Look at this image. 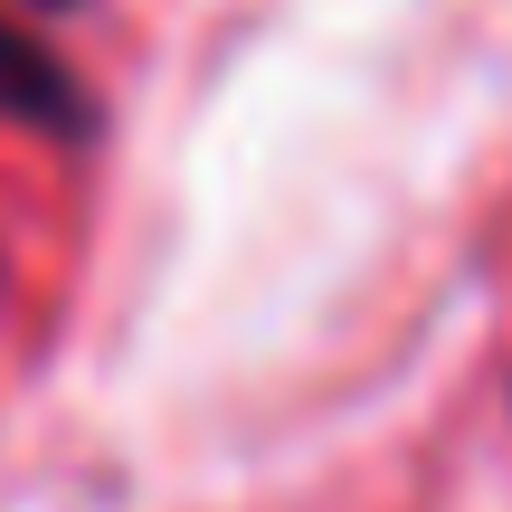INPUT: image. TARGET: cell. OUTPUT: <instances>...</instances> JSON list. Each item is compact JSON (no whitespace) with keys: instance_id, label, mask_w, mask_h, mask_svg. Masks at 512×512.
I'll return each mask as SVG.
<instances>
[{"instance_id":"1","label":"cell","mask_w":512,"mask_h":512,"mask_svg":"<svg viewBox=\"0 0 512 512\" xmlns=\"http://www.w3.org/2000/svg\"><path fill=\"white\" fill-rule=\"evenodd\" d=\"M0 124L48 133V143H86V124H95L86 86H76V76L57 67V57L38 48L10 10H0Z\"/></svg>"},{"instance_id":"2","label":"cell","mask_w":512,"mask_h":512,"mask_svg":"<svg viewBox=\"0 0 512 512\" xmlns=\"http://www.w3.org/2000/svg\"><path fill=\"white\" fill-rule=\"evenodd\" d=\"M38 10H86V0H38Z\"/></svg>"}]
</instances>
